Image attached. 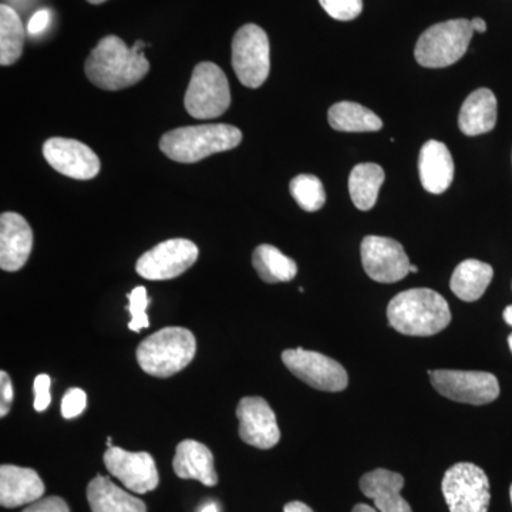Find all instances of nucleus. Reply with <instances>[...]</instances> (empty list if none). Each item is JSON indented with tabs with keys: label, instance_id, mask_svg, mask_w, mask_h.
Here are the masks:
<instances>
[{
	"label": "nucleus",
	"instance_id": "1",
	"mask_svg": "<svg viewBox=\"0 0 512 512\" xmlns=\"http://www.w3.org/2000/svg\"><path fill=\"white\" fill-rule=\"evenodd\" d=\"M147 46L137 40L136 45L130 49L120 37H103L87 57L84 72L90 82L101 90L117 92L134 86L150 70V62L144 55Z\"/></svg>",
	"mask_w": 512,
	"mask_h": 512
},
{
	"label": "nucleus",
	"instance_id": "2",
	"mask_svg": "<svg viewBox=\"0 0 512 512\" xmlns=\"http://www.w3.org/2000/svg\"><path fill=\"white\" fill-rule=\"evenodd\" d=\"M387 319L394 330L406 336H433L451 322L448 302L433 289L400 292L387 306Z\"/></svg>",
	"mask_w": 512,
	"mask_h": 512
},
{
	"label": "nucleus",
	"instance_id": "3",
	"mask_svg": "<svg viewBox=\"0 0 512 512\" xmlns=\"http://www.w3.org/2000/svg\"><path fill=\"white\" fill-rule=\"evenodd\" d=\"M241 141V130L231 124H202L168 131L161 138L160 150L170 160L192 164L212 154L234 150Z\"/></svg>",
	"mask_w": 512,
	"mask_h": 512
},
{
	"label": "nucleus",
	"instance_id": "4",
	"mask_svg": "<svg viewBox=\"0 0 512 512\" xmlns=\"http://www.w3.org/2000/svg\"><path fill=\"white\" fill-rule=\"evenodd\" d=\"M197 353L191 330L164 328L148 336L137 348V362L147 375L167 379L190 365Z\"/></svg>",
	"mask_w": 512,
	"mask_h": 512
},
{
	"label": "nucleus",
	"instance_id": "5",
	"mask_svg": "<svg viewBox=\"0 0 512 512\" xmlns=\"http://www.w3.org/2000/svg\"><path fill=\"white\" fill-rule=\"evenodd\" d=\"M473 35L471 20L454 19L437 23L417 40L414 56L417 63L429 69L451 66L466 55Z\"/></svg>",
	"mask_w": 512,
	"mask_h": 512
},
{
	"label": "nucleus",
	"instance_id": "6",
	"mask_svg": "<svg viewBox=\"0 0 512 512\" xmlns=\"http://www.w3.org/2000/svg\"><path fill=\"white\" fill-rule=\"evenodd\" d=\"M185 110L198 120L217 119L231 106V90L221 67L211 62L195 66L185 93Z\"/></svg>",
	"mask_w": 512,
	"mask_h": 512
},
{
	"label": "nucleus",
	"instance_id": "7",
	"mask_svg": "<svg viewBox=\"0 0 512 512\" xmlns=\"http://www.w3.org/2000/svg\"><path fill=\"white\" fill-rule=\"evenodd\" d=\"M232 67L239 82L258 89L271 72V46L265 30L254 23L242 26L232 39Z\"/></svg>",
	"mask_w": 512,
	"mask_h": 512
},
{
	"label": "nucleus",
	"instance_id": "8",
	"mask_svg": "<svg viewBox=\"0 0 512 512\" xmlns=\"http://www.w3.org/2000/svg\"><path fill=\"white\" fill-rule=\"evenodd\" d=\"M441 490L450 512H488L490 481L476 464L458 463L448 468Z\"/></svg>",
	"mask_w": 512,
	"mask_h": 512
},
{
	"label": "nucleus",
	"instance_id": "9",
	"mask_svg": "<svg viewBox=\"0 0 512 512\" xmlns=\"http://www.w3.org/2000/svg\"><path fill=\"white\" fill-rule=\"evenodd\" d=\"M434 389L457 403L484 406L500 396V383L493 373L466 370H430Z\"/></svg>",
	"mask_w": 512,
	"mask_h": 512
},
{
	"label": "nucleus",
	"instance_id": "10",
	"mask_svg": "<svg viewBox=\"0 0 512 512\" xmlns=\"http://www.w3.org/2000/svg\"><path fill=\"white\" fill-rule=\"evenodd\" d=\"M282 362L292 375L303 383L322 392H343L348 387L349 376L345 367L336 360L302 348L284 350Z\"/></svg>",
	"mask_w": 512,
	"mask_h": 512
},
{
	"label": "nucleus",
	"instance_id": "11",
	"mask_svg": "<svg viewBox=\"0 0 512 512\" xmlns=\"http://www.w3.org/2000/svg\"><path fill=\"white\" fill-rule=\"evenodd\" d=\"M197 245L188 239L174 238L161 242L140 256L137 274L148 281H168L183 275L197 262Z\"/></svg>",
	"mask_w": 512,
	"mask_h": 512
},
{
	"label": "nucleus",
	"instance_id": "12",
	"mask_svg": "<svg viewBox=\"0 0 512 512\" xmlns=\"http://www.w3.org/2000/svg\"><path fill=\"white\" fill-rule=\"evenodd\" d=\"M362 264L367 276L380 284H394L410 274V259L400 242L369 235L363 239Z\"/></svg>",
	"mask_w": 512,
	"mask_h": 512
},
{
	"label": "nucleus",
	"instance_id": "13",
	"mask_svg": "<svg viewBox=\"0 0 512 512\" xmlns=\"http://www.w3.org/2000/svg\"><path fill=\"white\" fill-rule=\"evenodd\" d=\"M43 156L57 173L74 180H92L100 173V158L73 138L53 137L43 144Z\"/></svg>",
	"mask_w": 512,
	"mask_h": 512
},
{
	"label": "nucleus",
	"instance_id": "14",
	"mask_svg": "<svg viewBox=\"0 0 512 512\" xmlns=\"http://www.w3.org/2000/svg\"><path fill=\"white\" fill-rule=\"evenodd\" d=\"M104 464L111 476L119 478L133 493H150L156 490L160 481L156 461L146 451L133 453L120 447H110L104 454Z\"/></svg>",
	"mask_w": 512,
	"mask_h": 512
},
{
	"label": "nucleus",
	"instance_id": "15",
	"mask_svg": "<svg viewBox=\"0 0 512 512\" xmlns=\"http://www.w3.org/2000/svg\"><path fill=\"white\" fill-rule=\"evenodd\" d=\"M239 437L249 446L269 450L281 440L278 420L262 397H244L237 407Z\"/></svg>",
	"mask_w": 512,
	"mask_h": 512
},
{
	"label": "nucleus",
	"instance_id": "16",
	"mask_svg": "<svg viewBox=\"0 0 512 512\" xmlns=\"http://www.w3.org/2000/svg\"><path fill=\"white\" fill-rule=\"evenodd\" d=\"M359 487L367 498L373 500L375 508L360 503L352 512H413L400 494L404 487L402 474L377 468L360 478Z\"/></svg>",
	"mask_w": 512,
	"mask_h": 512
},
{
	"label": "nucleus",
	"instance_id": "17",
	"mask_svg": "<svg viewBox=\"0 0 512 512\" xmlns=\"http://www.w3.org/2000/svg\"><path fill=\"white\" fill-rule=\"evenodd\" d=\"M33 247V232L29 222L16 214L5 212L0 217V268L16 272L28 262Z\"/></svg>",
	"mask_w": 512,
	"mask_h": 512
},
{
	"label": "nucleus",
	"instance_id": "18",
	"mask_svg": "<svg viewBox=\"0 0 512 512\" xmlns=\"http://www.w3.org/2000/svg\"><path fill=\"white\" fill-rule=\"evenodd\" d=\"M45 494L42 478L32 468L18 466L0 467V504L5 508H16L32 504Z\"/></svg>",
	"mask_w": 512,
	"mask_h": 512
},
{
	"label": "nucleus",
	"instance_id": "19",
	"mask_svg": "<svg viewBox=\"0 0 512 512\" xmlns=\"http://www.w3.org/2000/svg\"><path fill=\"white\" fill-rule=\"evenodd\" d=\"M421 185L430 194H443L454 178V161L446 144L430 140L421 147L419 156Z\"/></svg>",
	"mask_w": 512,
	"mask_h": 512
},
{
	"label": "nucleus",
	"instance_id": "20",
	"mask_svg": "<svg viewBox=\"0 0 512 512\" xmlns=\"http://www.w3.org/2000/svg\"><path fill=\"white\" fill-rule=\"evenodd\" d=\"M173 468L174 473L183 480H197L207 487H214L218 483L214 456L210 448L200 441H181L175 450Z\"/></svg>",
	"mask_w": 512,
	"mask_h": 512
},
{
	"label": "nucleus",
	"instance_id": "21",
	"mask_svg": "<svg viewBox=\"0 0 512 512\" xmlns=\"http://www.w3.org/2000/svg\"><path fill=\"white\" fill-rule=\"evenodd\" d=\"M497 99L490 89H478L461 106L458 127L466 136L490 133L497 124Z\"/></svg>",
	"mask_w": 512,
	"mask_h": 512
},
{
	"label": "nucleus",
	"instance_id": "22",
	"mask_svg": "<svg viewBox=\"0 0 512 512\" xmlns=\"http://www.w3.org/2000/svg\"><path fill=\"white\" fill-rule=\"evenodd\" d=\"M92 512H147L146 504L117 487L110 478L97 476L87 487Z\"/></svg>",
	"mask_w": 512,
	"mask_h": 512
},
{
	"label": "nucleus",
	"instance_id": "23",
	"mask_svg": "<svg viewBox=\"0 0 512 512\" xmlns=\"http://www.w3.org/2000/svg\"><path fill=\"white\" fill-rule=\"evenodd\" d=\"M493 266L477 259H467L454 269L450 289L464 302H476L493 281Z\"/></svg>",
	"mask_w": 512,
	"mask_h": 512
},
{
	"label": "nucleus",
	"instance_id": "24",
	"mask_svg": "<svg viewBox=\"0 0 512 512\" xmlns=\"http://www.w3.org/2000/svg\"><path fill=\"white\" fill-rule=\"evenodd\" d=\"M383 183L384 170L380 165L373 163L356 165L349 177L350 197L356 208L360 211L372 210Z\"/></svg>",
	"mask_w": 512,
	"mask_h": 512
},
{
	"label": "nucleus",
	"instance_id": "25",
	"mask_svg": "<svg viewBox=\"0 0 512 512\" xmlns=\"http://www.w3.org/2000/svg\"><path fill=\"white\" fill-rule=\"evenodd\" d=\"M252 265L258 272L259 278L266 284L291 282L298 274V265L292 258L282 254L272 245H259L252 255Z\"/></svg>",
	"mask_w": 512,
	"mask_h": 512
},
{
	"label": "nucleus",
	"instance_id": "26",
	"mask_svg": "<svg viewBox=\"0 0 512 512\" xmlns=\"http://www.w3.org/2000/svg\"><path fill=\"white\" fill-rule=\"evenodd\" d=\"M328 119L330 127L346 133H367L383 127V121L372 110L352 101H342L330 107Z\"/></svg>",
	"mask_w": 512,
	"mask_h": 512
},
{
	"label": "nucleus",
	"instance_id": "27",
	"mask_svg": "<svg viewBox=\"0 0 512 512\" xmlns=\"http://www.w3.org/2000/svg\"><path fill=\"white\" fill-rule=\"evenodd\" d=\"M28 30L23 26L19 13L12 6H0V64L12 66L18 62L25 47Z\"/></svg>",
	"mask_w": 512,
	"mask_h": 512
},
{
	"label": "nucleus",
	"instance_id": "28",
	"mask_svg": "<svg viewBox=\"0 0 512 512\" xmlns=\"http://www.w3.org/2000/svg\"><path fill=\"white\" fill-rule=\"evenodd\" d=\"M289 190H291L293 200L298 202L302 210L315 212L325 205V187H323L322 181L315 177V175H298L289 184Z\"/></svg>",
	"mask_w": 512,
	"mask_h": 512
},
{
	"label": "nucleus",
	"instance_id": "29",
	"mask_svg": "<svg viewBox=\"0 0 512 512\" xmlns=\"http://www.w3.org/2000/svg\"><path fill=\"white\" fill-rule=\"evenodd\" d=\"M128 298V312H130L131 320L128 323V329L133 332H141V330L150 326V319H148L147 308L150 299H148L147 289L144 286H137L127 295Z\"/></svg>",
	"mask_w": 512,
	"mask_h": 512
},
{
	"label": "nucleus",
	"instance_id": "30",
	"mask_svg": "<svg viewBox=\"0 0 512 512\" xmlns=\"http://www.w3.org/2000/svg\"><path fill=\"white\" fill-rule=\"evenodd\" d=\"M319 2L330 18L342 20V22L356 19L363 10L362 0H319Z\"/></svg>",
	"mask_w": 512,
	"mask_h": 512
},
{
	"label": "nucleus",
	"instance_id": "31",
	"mask_svg": "<svg viewBox=\"0 0 512 512\" xmlns=\"http://www.w3.org/2000/svg\"><path fill=\"white\" fill-rule=\"evenodd\" d=\"M87 394L79 387L67 390L62 400V416L64 419H76L86 410Z\"/></svg>",
	"mask_w": 512,
	"mask_h": 512
},
{
	"label": "nucleus",
	"instance_id": "32",
	"mask_svg": "<svg viewBox=\"0 0 512 512\" xmlns=\"http://www.w3.org/2000/svg\"><path fill=\"white\" fill-rule=\"evenodd\" d=\"M50 386H52V380L49 375H39L33 383V392H35V407L36 412H45L47 407L52 403V396H50Z\"/></svg>",
	"mask_w": 512,
	"mask_h": 512
},
{
	"label": "nucleus",
	"instance_id": "33",
	"mask_svg": "<svg viewBox=\"0 0 512 512\" xmlns=\"http://www.w3.org/2000/svg\"><path fill=\"white\" fill-rule=\"evenodd\" d=\"M23 512H70L69 505L60 497L40 498Z\"/></svg>",
	"mask_w": 512,
	"mask_h": 512
},
{
	"label": "nucleus",
	"instance_id": "34",
	"mask_svg": "<svg viewBox=\"0 0 512 512\" xmlns=\"http://www.w3.org/2000/svg\"><path fill=\"white\" fill-rule=\"evenodd\" d=\"M0 399V416L6 417L13 403V384L6 372H0Z\"/></svg>",
	"mask_w": 512,
	"mask_h": 512
},
{
	"label": "nucleus",
	"instance_id": "35",
	"mask_svg": "<svg viewBox=\"0 0 512 512\" xmlns=\"http://www.w3.org/2000/svg\"><path fill=\"white\" fill-rule=\"evenodd\" d=\"M50 19H52V13H50V10H37L35 15L30 18L28 26H26V30H28L30 36L40 35V33L45 32V30L49 28Z\"/></svg>",
	"mask_w": 512,
	"mask_h": 512
},
{
	"label": "nucleus",
	"instance_id": "36",
	"mask_svg": "<svg viewBox=\"0 0 512 512\" xmlns=\"http://www.w3.org/2000/svg\"><path fill=\"white\" fill-rule=\"evenodd\" d=\"M284 512H313L309 505L301 503V501H292L284 507Z\"/></svg>",
	"mask_w": 512,
	"mask_h": 512
},
{
	"label": "nucleus",
	"instance_id": "37",
	"mask_svg": "<svg viewBox=\"0 0 512 512\" xmlns=\"http://www.w3.org/2000/svg\"><path fill=\"white\" fill-rule=\"evenodd\" d=\"M471 28H473L474 32L484 33L487 30V23H485L484 19L474 18L471 20Z\"/></svg>",
	"mask_w": 512,
	"mask_h": 512
},
{
	"label": "nucleus",
	"instance_id": "38",
	"mask_svg": "<svg viewBox=\"0 0 512 512\" xmlns=\"http://www.w3.org/2000/svg\"><path fill=\"white\" fill-rule=\"evenodd\" d=\"M504 320L507 322V325L512 326V305L507 306L504 311Z\"/></svg>",
	"mask_w": 512,
	"mask_h": 512
},
{
	"label": "nucleus",
	"instance_id": "39",
	"mask_svg": "<svg viewBox=\"0 0 512 512\" xmlns=\"http://www.w3.org/2000/svg\"><path fill=\"white\" fill-rule=\"evenodd\" d=\"M200 512H218V507L215 504H208Z\"/></svg>",
	"mask_w": 512,
	"mask_h": 512
},
{
	"label": "nucleus",
	"instance_id": "40",
	"mask_svg": "<svg viewBox=\"0 0 512 512\" xmlns=\"http://www.w3.org/2000/svg\"><path fill=\"white\" fill-rule=\"evenodd\" d=\"M87 2L92 3V5H101V3L107 2V0H87Z\"/></svg>",
	"mask_w": 512,
	"mask_h": 512
},
{
	"label": "nucleus",
	"instance_id": "41",
	"mask_svg": "<svg viewBox=\"0 0 512 512\" xmlns=\"http://www.w3.org/2000/svg\"><path fill=\"white\" fill-rule=\"evenodd\" d=\"M410 272H413V274H417V272H419V268H417L416 265H410Z\"/></svg>",
	"mask_w": 512,
	"mask_h": 512
},
{
	"label": "nucleus",
	"instance_id": "42",
	"mask_svg": "<svg viewBox=\"0 0 512 512\" xmlns=\"http://www.w3.org/2000/svg\"><path fill=\"white\" fill-rule=\"evenodd\" d=\"M508 346H510L511 353H512V333L510 335V338H508Z\"/></svg>",
	"mask_w": 512,
	"mask_h": 512
},
{
	"label": "nucleus",
	"instance_id": "43",
	"mask_svg": "<svg viewBox=\"0 0 512 512\" xmlns=\"http://www.w3.org/2000/svg\"><path fill=\"white\" fill-rule=\"evenodd\" d=\"M510 497H511V504H512V484H511V488H510Z\"/></svg>",
	"mask_w": 512,
	"mask_h": 512
}]
</instances>
